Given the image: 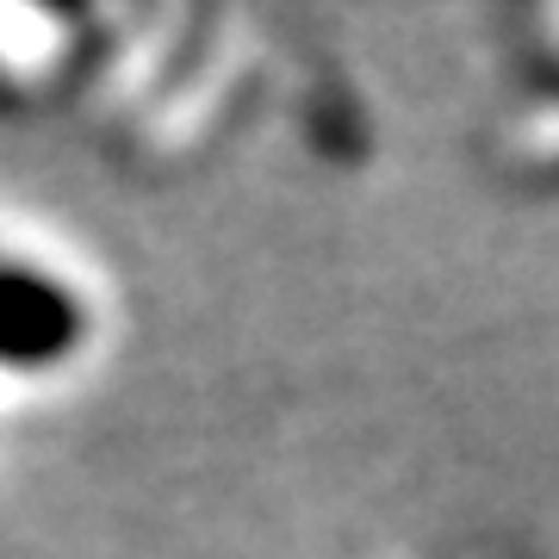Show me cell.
Instances as JSON below:
<instances>
[{
	"mask_svg": "<svg viewBox=\"0 0 559 559\" xmlns=\"http://www.w3.org/2000/svg\"><path fill=\"white\" fill-rule=\"evenodd\" d=\"M81 330L87 318L62 280L0 261V367H57L75 355Z\"/></svg>",
	"mask_w": 559,
	"mask_h": 559,
	"instance_id": "cell-1",
	"label": "cell"
}]
</instances>
